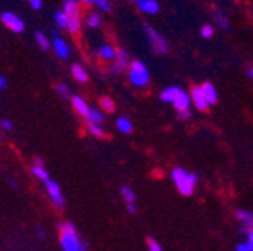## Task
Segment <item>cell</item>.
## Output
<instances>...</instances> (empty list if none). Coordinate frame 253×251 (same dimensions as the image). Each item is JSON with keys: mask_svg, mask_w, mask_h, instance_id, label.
Returning <instances> with one entry per match:
<instances>
[{"mask_svg": "<svg viewBox=\"0 0 253 251\" xmlns=\"http://www.w3.org/2000/svg\"><path fill=\"white\" fill-rule=\"evenodd\" d=\"M60 247L63 251H86V244L80 239L71 223H63L60 227Z\"/></svg>", "mask_w": 253, "mask_h": 251, "instance_id": "1", "label": "cell"}, {"mask_svg": "<svg viewBox=\"0 0 253 251\" xmlns=\"http://www.w3.org/2000/svg\"><path fill=\"white\" fill-rule=\"evenodd\" d=\"M172 180L176 186V190L182 196H192L198 183V176L195 173H188L181 167H176L172 172Z\"/></svg>", "mask_w": 253, "mask_h": 251, "instance_id": "2", "label": "cell"}, {"mask_svg": "<svg viewBox=\"0 0 253 251\" xmlns=\"http://www.w3.org/2000/svg\"><path fill=\"white\" fill-rule=\"evenodd\" d=\"M128 78L133 86L136 87H145L149 83V72L143 62L133 60L128 68Z\"/></svg>", "mask_w": 253, "mask_h": 251, "instance_id": "3", "label": "cell"}, {"mask_svg": "<svg viewBox=\"0 0 253 251\" xmlns=\"http://www.w3.org/2000/svg\"><path fill=\"white\" fill-rule=\"evenodd\" d=\"M145 34H146L148 42H149V45H151V48H152L154 53H157V54H165V53H168L169 44L165 39V36L160 32H158L157 29H154L151 26H145Z\"/></svg>", "mask_w": 253, "mask_h": 251, "instance_id": "4", "label": "cell"}, {"mask_svg": "<svg viewBox=\"0 0 253 251\" xmlns=\"http://www.w3.org/2000/svg\"><path fill=\"white\" fill-rule=\"evenodd\" d=\"M0 20H2V23H3L9 30H12L14 34H21V32H24V21H23L17 14L6 11V12L2 14Z\"/></svg>", "mask_w": 253, "mask_h": 251, "instance_id": "5", "label": "cell"}, {"mask_svg": "<svg viewBox=\"0 0 253 251\" xmlns=\"http://www.w3.org/2000/svg\"><path fill=\"white\" fill-rule=\"evenodd\" d=\"M130 56L124 48L116 50V56L113 59V72L115 74H121L124 71H126L130 68Z\"/></svg>", "mask_w": 253, "mask_h": 251, "instance_id": "6", "label": "cell"}, {"mask_svg": "<svg viewBox=\"0 0 253 251\" xmlns=\"http://www.w3.org/2000/svg\"><path fill=\"white\" fill-rule=\"evenodd\" d=\"M45 188H47V193H48V197L51 199V202L60 208L63 205V196H62V191H60V186L54 182V180H48L45 182Z\"/></svg>", "mask_w": 253, "mask_h": 251, "instance_id": "7", "label": "cell"}, {"mask_svg": "<svg viewBox=\"0 0 253 251\" xmlns=\"http://www.w3.org/2000/svg\"><path fill=\"white\" fill-rule=\"evenodd\" d=\"M51 47H53L56 56L60 57L62 60H68V59H70V56H71V48H70V45H68L65 41H63L62 38H59V36L54 38L53 42H51Z\"/></svg>", "mask_w": 253, "mask_h": 251, "instance_id": "8", "label": "cell"}, {"mask_svg": "<svg viewBox=\"0 0 253 251\" xmlns=\"http://www.w3.org/2000/svg\"><path fill=\"white\" fill-rule=\"evenodd\" d=\"M190 98H192V101H193V104L196 106V108L201 110V111H205V110L210 107V104H208V101L205 100V95H204V92H202L201 87H193Z\"/></svg>", "mask_w": 253, "mask_h": 251, "instance_id": "9", "label": "cell"}, {"mask_svg": "<svg viewBox=\"0 0 253 251\" xmlns=\"http://www.w3.org/2000/svg\"><path fill=\"white\" fill-rule=\"evenodd\" d=\"M235 215H237V218L240 219V221L244 224V229H243L244 233H247L250 229H253V214H252V212L238 209V211L235 212Z\"/></svg>", "mask_w": 253, "mask_h": 251, "instance_id": "10", "label": "cell"}, {"mask_svg": "<svg viewBox=\"0 0 253 251\" xmlns=\"http://www.w3.org/2000/svg\"><path fill=\"white\" fill-rule=\"evenodd\" d=\"M137 5H139V9L142 12L149 14V15H154L160 11V5H158L157 0H140Z\"/></svg>", "mask_w": 253, "mask_h": 251, "instance_id": "11", "label": "cell"}, {"mask_svg": "<svg viewBox=\"0 0 253 251\" xmlns=\"http://www.w3.org/2000/svg\"><path fill=\"white\" fill-rule=\"evenodd\" d=\"M190 104H192V98H190V95L187 92H181L178 98L175 100L173 103V107L178 110V111H184V110H190Z\"/></svg>", "mask_w": 253, "mask_h": 251, "instance_id": "12", "label": "cell"}, {"mask_svg": "<svg viewBox=\"0 0 253 251\" xmlns=\"http://www.w3.org/2000/svg\"><path fill=\"white\" fill-rule=\"evenodd\" d=\"M181 92H182V89H179L176 86H170V87H168V89H165L162 92V101L163 103H172L173 104Z\"/></svg>", "mask_w": 253, "mask_h": 251, "instance_id": "13", "label": "cell"}, {"mask_svg": "<svg viewBox=\"0 0 253 251\" xmlns=\"http://www.w3.org/2000/svg\"><path fill=\"white\" fill-rule=\"evenodd\" d=\"M201 89H202L204 95H205V100L208 101L210 106H212V104L217 103V90H215V87L211 83H204L201 86Z\"/></svg>", "mask_w": 253, "mask_h": 251, "instance_id": "14", "label": "cell"}, {"mask_svg": "<svg viewBox=\"0 0 253 251\" xmlns=\"http://www.w3.org/2000/svg\"><path fill=\"white\" fill-rule=\"evenodd\" d=\"M116 56V48L112 45V44H103L100 48H98V57L109 62V60H113Z\"/></svg>", "mask_w": 253, "mask_h": 251, "instance_id": "15", "label": "cell"}, {"mask_svg": "<svg viewBox=\"0 0 253 251\" xmlns=\"http://www.w3.org/2000/svg\"><path fill=\"white\" fill-rule=\"evenodd\" d=\"M73 108L83 117H86L89 110H90V107L87 106V103L82 97H73Z\"/></svg>", "mask_w": 253, "mask_h": 251, "instance_id": "16", "label": "cell"}, {"mask_svg": "<svg viewBox=\"0 0 253 251\" xmlns=\"http://www.w3.org/2000/svg\"><path fill=\"white\" fill-rule=\"evenodd\" d=\"M62 11H65L70 17H76L80 15V6L77 0H65L62 6Z\"/></svg>", "mask_w": 253, "mask_h": 251, "instance_id": "17", "label": "cell"}, {"mask_svg": "<svg viewBox=\"0 0 253 251\" xmlns=\"http://www.w3.org/2000/svg\"><path fill=\"white\" fill-rule=\"evenodd\" d=\"M87 123H103L104 122V113L100 108H90L86 116Z\"/></svg>", "mask_w": 253, "mask_h": 251, "instance_id": "18", "label": "cell"}, {"mask_svg": "<svg viewBox=\"0 0 253 251\" xmlns=\"http://www.w3.org/2000/svg\"><path fill=\"white\" fill-rule=\"evenodd\" d=\"M116 128L124 134H130L133 131V123L128 117H119L116 120Z\"/></svg>", "mask_w": 253, "mask_h": 251, "instance_id": "19", "label": "cell"}, {"mask_svg": "<svg viewBox=\"0 0 253 251\" xmlns=\"http://www.w3.org/2000/svg\"><path fill=\"white\" fill-rule=\"evenodd\" d=\"M214 18H215L217 24H218L221 29H225V30H228V29H229L231 21H229L228 15H226L223 11H221V9H215V11H214Z\"/></svg>", "mask_w": 253, "mask_h": 251, "instance_id": "20", "label": "cell"}, {"mask_svg": "<svg viewBox=\"0 0 253 251\" xmlns=\"http://www.w3.org/2000/svg\"><path fill=\"white\" fill-rule=\"evenodd\" d=\"M71 72H73V77H74L79 83L87 81V72H86V70H84L82 65L74 64V65L71 67Z\"/></svg>", "mask_w": 253, "mask_h": 251, "instance_id": "21", "label": "cell"}, {"mask_svg": "<svg viewBox=\"0 0 253 251\" xmlns=\"http://www.w3.org/2000/svg\"><path fill=\"white\" fill-rule=\"evenodd\" d=\"M54 21H56L57 27H60V29H68L70 15H68L65 11H56V14H54Z\"/></svg>", "mask_w": 253, "mask_h": 251, "instance_id": "22", "label": "cell"}, {"mask_svg": "<svg viewBox=\"0 0 253 251\" xmlns=\"http://www.w3.org/2000/svg\"><path fill=\"white\" fill-rule=\"evenodd\" d=\"M32 175H34L35 178H38L40 180H42V182H48L50 180L48 172L45 170L44 166H40V164H35L34 167H32Z\"/></svg>", "mask_w": 253, "mask_h": 251, "instance_id": "23", "label": "cell"}, {"mask_svg": "<svg viewBox=\"0 0 253 251\" xmlns=\"http://www.w3.org/2000/svg\"><path fill=\"white\" fill-rule=\"evenodd\" d=\"M82 29V20H80V15H76V17H70V24H68V32L71 35H77Z\"/></svg>", "mask_w": 253, "mask_h": 251, "instance_id": "24", "label": "cell"}, {"mask_svg": "<svg viewBox=\"0 0 253 251\" xmlns=\"http://www.w3.org/2000/svg\"><path fill=\"white\" fill-rule=\"evenodd\" d=\"M121 194H122L124 200H125L126 203H128V205H131V203L136 202V193L133 191V188H130V186L124 185V186L121 188Z\"/></svg>", "mask_w": 253, "mask_h": 251, "instance_id": "25", "label": "cell"}, {"mask_svg": "<svg viewBox=\"0 0 253 251\" xmlns=\"http://www.w3.org/2000/svg\"><path fill=\"white\" fill-rule=\"evenodd\" d=\"M87 130L92 136H95L97 139H103L106 137V133L104 130L101 128V125L100 123H87Z\"/></svg>", "mask_w": 253, "mask_h": 251, "instance_id": "26", "label": "cell"}, {"mask_svg": "<svg viewBox=\"0 0 253 251\" xmlns=\"http://www.w3.org/2000/svg\"><path fill=\"white\" fill-rule=\"evenodd\" d=\"M100 23H101V17H100L98 12H90V14L86 17V24H87V27H90V29H97V27L100 26Z\"/></svg>", "mask_w": 253, "mask_h": 251, "instance_id": "27", "label": "cell"}, {"mask_svg": "<svg viewBox=\"0 0 253 251\" xmlns=\"http://www.w3.org/2000/svg\"><path fill=\"white\" fill-rule=\"evenodd\" d=\"M35 41H37V44H38L42 50H48V48L51 47V42H50L48 36H45L42 32H37V34H35Z\"/></svg>", "mask_w": 253, "mask_h": 251, "instance_id": "28", "label": "cell"}, {"mask_svg": "<svg viewBox=\"0 0 253 251\" xmlns=\"http://www.w3.org/2000/svg\"><path fill=\"white\" fill-rule=\"evenodd\" d=\"M56 92L59 93L62 98H65V100L67 98H71V90H70V87L67 84H63V83L56 84Z\"/></svg>", "mask_w": 253, "mask_h": 251, "instance_id": "29", "label": "cell"}, {"mask_svg": "<svg viewBox=\"0 0 253 251\" xmlns=\"http://www.w3.org/2000/svg\"><path fill=\"white\" fill-rule=\"evenodd\" d=\"M100 106H101V108L106 110L107 113L115 111V103H113L109 97H103V98L100 100Z\"/></svg>", "mask_w": 253, "mask_h": 251, "instance_id": "30", "label": "cell"}, {"mask_svg": "<svg viewBox=\"0 0 253 251\" xmlns=\"http://www.w3.org/2000/svg\"><path fill=\"white\" fill-rule=\"evenodd\" d=\"M95 6H97V9H100L103 12H110L112 11L110 0H97V2H95Z\"/></svg>", "mask_w": 253, "mask_h": 251, "instance_id": "31", "label": "cell"}, {"mask_svg": "<svg viewBox=\"0 0 253 251\" xmlns=\"http://www.w3.org/2000/svg\"><path fill=\"white\" fill-rule=\"evenodd\" d=\"M201 35L204 36V38H211L212 35H214V27L212 26H210V24H205L202 29H201Z\"/></svg>", "mask_w": 253, "mask_h": 251, "instance_id": "32", "label": "cell"}, {"mask_svg": "<svg viewBox=\"0 0 253 251\" xmlns=\"http://www.w3.org/2000/svg\"><path fill=\"white\" fill-rule=\"evenodd\" d=\"M148 248H149V251H163L162 245L158 244L155 239H152V238L148 239Z\"/></svg>", "mask_w": 253, "mask_h": 251, "instance_id": "33", "label": "cell"}, {"mask_svg": "<svg viewBox=\"0 0 253 251\" xmlns=\"http://www.w3.org/2000/svg\"><path fill=\"white\" fill-rule=\"evenodd\" d=\"M0 125H2V128H3L5 131H12V128H14V123H12V120H9V119H3Z\"/></svg>", "mask_w": 253, "mask_h": 251, "instance_id": "34", "label": "cell"}, {"mask_svg": "<svg viewBox=\"0 0 253 251\" xmlns=\"http://www.w3.org/2000/svg\"><path fill=\"white\" fill-rule=\"evenodd\" d=\"M27 2L30 3V6L34 8L35 11H40L42 8V0H27Z\"/></svg>", "mask_w": 253, "mask_h": 251, "instance_id": "35", "label": "cell"}, {"mask_svg": "<svg viewBox=\"0 0 253 251\" xmlns=\"http://www.w3.org/2000/svg\"><path fill=\"white\" fill-rule=\"evenodd\" d=\"M190 116H192V113H190V110H184V111H178V117L179 120H188Z\"/></svg>", "mask_w": 253, "mask_h": 251, "instance_id": "36", "label": "cell"}, {"mask_svg": "<svg viewBox=\"0 0 253 251\" xmlns=\"http://www.w3.org/2000/svg\"><path fill=\"white\" fill-rule=\"evenodd\" d=\"M237 251H252V248H250V245L246 242V244H240V245L237 247Z\"/></svg>", "mask_w": 253, "mask_h": 251, "instance_id": "37", "label": "cell"}, {"mask_svg": "<svg viewBox=\"0 0 253 251\" xmlns=\"http://www.w3.org/2000/svg\"><path fill=\"white\" fill-rule=\"evenodd\" d=\"M247 244H253V229L247 232Z\"/></svg>", "mask_w": 253, "mask_h": 251, "instance_id": "38", "label": "cell"}, {"mask_svg": "<svg viewBox=\"0 0 253 251\" xmlns=\"http://www.w3.org/2000/svg\"><path fill=\"white\" fill-rule=\"evenodd\" d=\"M6 78L3 77V75H0V89H5L6 87Z\"/></svg>", "mask_w": 253, "mask_h": 251, "instance_id": "39", "label": "cell"}, {"mask_svg": "<svg viewBox=\"0 0 253 251\" xmlns=\"http://www.w3.org/2000/svg\"><path fill=\"white\" fill-rule=\"evenodd\" d=\"M37 233H38L40 241H44V239H45V233H44V230H42V229H38V230H37Z\"/></svg>", "mask_w": 253, "mask_h": 251, "instance_id": "40", "label": "cell"}, {"mask_svg": "<svg viewBox=\"0 0 253 251\" xmlns=\"http://www.w3.org/2000/svg\"><path fill=\"white\" fill-rule=\"evenodd\" d=\"M128 212H130V214H136V205H134V203L128 205Z\"/></svg>", "mask_w": 253, "mask_h": 251, "instance_id": "41", "label": "cell"}, {"mask_svg": "<svg viewBox=\"0 0 253 251\" xmlns=\"http://www.w3.org/2000/svg\"><path fill=\"white\" fill-rule=\"evenodd\" d=\"M82 3H95L97 0H80Z\"/></svg>", "mask_w": 253, "mask_h": 251, "instance_id": "42", "label": "cell"}, {"mask_svg": "<svg viewBox=\"0 0 253 251\" xmlns=\"http://www.w3.org/2000/svg\"><path fill=\"white\" fill-rule=\"evenodd\" d=\"M51 34H53V36L57 38V36H59V30H57V29H53V30H51Z\"/></svg>", "mask_w": 253, "mask_h": 251, "instance_id": "43", "label": "cell"}, {"mask_svg": "<svg viewBox=\"0 0 253 251\" xmlns=\"http://www.w3.org/2000/svg\"><path fill=\"white\" fill-rule=\"evenodd\" d=\"M249 75H250V77H252V78H253V68H252V70H250V71H249Z\"/></svg>", "mask_w": 253, "mask_h": 251, "instance_id": "44", "label": "cell"}, {"mask_svg": "<svg viewBox=\"0 0 253 251\" xmlns=\"http://www.w3.org/2000/svg\"><path fill=\"white\" fill-rule=\"evenodd\" d=\"M131 2H136V3H139V2H140V0H131Z\"/></svg>", "mask_w": 253, "mask_h": 251, "instance_id": "45", "label": "cell"}, {"mask_svg": "<svg viewBox=\"0 0 253 251\" xmlns=\"http://www.w3.org/2000/svg\"><path fill=\"white\" fill-rule=\"evenodd\" d=\"M250 245V248H252V251H253V244H249Z\"/></svg>", "mask_w": 253, "mask_h": 251, "instance_id": "46", "label": "cell"}, {"mask_svg": "<svg viewBox=\"0 0 253 251\" xmlns=\"http://www.w3.org/2000/svg\"><path fill=\"white\" fill-rule=\"evenodd\" d=\"M0 139H2V134H0Z\"/></svg>", "mask_w": 253, "mask_h": 251, "instance_id": "47", "label": "cell"}]
</instances>
